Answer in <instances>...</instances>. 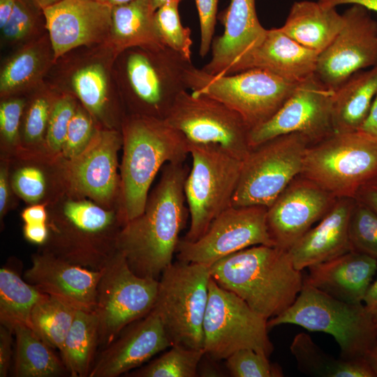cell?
<instances>
[{"mask_svg": "<svg viewBox=\"0 0 377 377\" xmlns=\"http://www.w3.org/2000/svg\"><path fill=\"white\" fill-rule=\"evenodd\" d=\"M188 172L184 163L165 164L143 212L126 222L118 235L117 251L140 276L158 280L172 263L189 216L184 193Z\"/></svg>", "mask_w": 377, "mask_h": 377, "instance_id": "obj_1", "label": "cell"}, {"mask_svg": "<svg viewBox=\"0 0 377 377\" xmlns=\"http://www.w3.org/2000/svg\"><path fill=\"white\" fill-rule=\"evenodd\" d=\"M212 278L242 298L267 320L290 306L304 285L287 250L256 245L231 253L209 267Z\"/></svg>", "mask_w": 377, "mask_h": 377, "instance_id": "obj_2", "label": "cell"}, {"mask_svg": "<svg viewBox=\"0 0 377 377\" xmlns=\"http://www.w3.org/2000/svg\"><path fill=\"white\" fill-rule=\"evenodd\" d=\"M120 130L123 156L120 167V209L125 222L144 211L150 186L167 163H184L188 142L165 119L126 114Z\"/></svg>", "mask_w": 377, "mask_h": 377, "instance_id": "obj_3", "label": "cell"}, {"mask_svg": "<svg viewBox=\"0 0 377 377\" xmlns=\"http://www.w3.org/2000/svg\"><path fill=\"white\" fill-rule=\"evenodd\" d=\"M192 66L166 46L134 47L121 52L114 75L125 113L165 119L179 94L188 89Z\"/></svg>", "mask_w": 377, "mask_h": 377, "instance_id": "obj_4", "label": "cell"}, {"mask_svg": "<svg viewBox=\"0 0 377 377\" xmlns=\"http://www.w3.org/2000/svg\"><path fill=\"white\" fill-rule=\"evenodd\" d=\"M121 209L71 199L48 216L49 236L40 252L94 270L103 269L117 252L125 224Z\"/></svg>", "mask_w": 377, "mask_h": 377, "instance_id": "obj_5", "label": "cell"}, {"mask_svg": "<svg viewBox=\"0 0 377 377\" xmlns=\"http://www.w3.org/2000/svg\"><path fill=\"white\" fill-rule=\"evenodd\" d=\"M295 325L308 331L331 335L346 360L364 359L377 343L375 319L363 303L337 300L305 283L293 304L267 320L268 328Z\"/></svg>", "mask_w": 377, "mask_h": 377, "instance_id": "obj_6", "label": "cell"}, {"mask_svg": "<svg viewBox=\"0 0 377 377\" xmlns=\"http://www.w3.org/2000/svg\"><path fill=\"white\" fill-rule=\"evenodd\" d=\"M117 57L107 44L75 48L57 59L46 80L75 97L98 126L120 129L126 113L114 75Z\"/></svg>", "mask_w": 377, "mask_h": 377, "instance_id": "obj_7", "label": "cell"}, {"mask_svg": "<svg viewBox=\"0 0 377 377\" xmlns=\"http://www.w3.org/2000/svg\"><path fill=\"white\" fill-rule=\"evenodd\" d=\"M376 175L377 138L357 130L333 132L309 145L300 175L337 198H355Z\"/></svg>", "mask_w": 377, "mask_h": 377, "instance_id": "obj_8", "label": "cell"}, {"mask_svg": "<svg viewBox=\"0 0 377 377\" xmlns=\"http://www.w3.org/2000/svg\"><path fill=\"white\" fill-rule=\"evenodd\" d=\"M210 279L209 266L179 260L161 274L151 311L159 316L172 346L203 349Z\"/></svg>", "mask_w": 377, "mask_h": 377, "instance_id": "obj_9", "label": "cell"}, {"mask_svg": "<svg viewBox=\"0 0 377 377\" xmlns=\"http://www.w3.org/2000/svg\"><path fill=\"white\" fill-rule=\"evenodd\" d=\"M188 142L192 166L185 181L184 193L190 226L183 239L193 242L231 206L242 161L219 145Z\"/></svg>", "mask_w": 377, "mask_h": 377, "instance_id": "obj_10", "label": "cell"}, {"mask_svg": "<svg viewBox=\"0 0 377 377\" xmlns=\"http://www.w3.org/2000/svg\"><path fill=\"white\" fill-rule=\"evenodd\" d=\"M187 80L192 93L223 103L239 114L251 129L268 120L297 84L260 68L212 75L193 65Z\"/></svg>", "mask_w": 377, "mask_h": 377, "instance_id": "obj_11", "label": "cell"}, {"mask_svg": "<svg viewBox=\"0 0 377 377\" xmlns=\"http://www.w3.org/2000/svg\"><path fill=\"white\" fill-rule=\"evenodd\" d=\"M310 140L292 133L252 147L242 161L240 176L231 205L269 207L303 168Z\"/></svg>", "mask_w": 377, "mask_h": 377, "instance_id": "obj_12", "label": "cell"}, {"mask_svg": "<svg viewBox=\"0 0 377 377\" xmlns=\"http://www.w3.org/2000/svg\"><path fill=\"white\" fill-rule=\"evenodd\" d=\"M268 330L267 319L211 276L203 323L205 355L226 360L238 350L251 348L269 357L274 346Z\"/></svg>", "mask_w": 377, "mask_h": 377, "instance_id": "obj_13", "label": "cell"}, {"mask_svg": "<svg viewBox=\"0 0 377 377\" xmlns=\"http://www.w3.org/2000/svg\"><path fill=\"white\" fill-rule=\"evenodd\" d=\"M158 287V280L135 274L117 252L103 268L97 287L99 346L105 348L125 327L151 312Z\"/></svg>", "mask_w": 377, "mask_h": 377, "instance_id": "obj_14", "label": "cell"}, {"mask_svg": "<svg viewBox=\"0 0 377 377\" xmlns=\"http://www.w3.org/2000/svg\"><path fill=\"white\" fill-rule=\"evenodd\" d=\"M165 120L188 142L219 145L242 161L251 149L242 116L212 97L183 91Z\"/></svg>", "mask_w": 377, "mask_h": 377, "instance_id": "obj_15", "label": "cell"}, {"mask_svg": "<svg viewBox=\"0 0 377 377\" xmlns=\"http://www.w3.org/2000/svg\"><path fill=\"white\" fill-rule=\"evenodd\" d=\"M267 207L230 206L210 223L197 240L180 239L177 248L179 260L211 266L220 259L256 246H274L267 226Z\"/></svg>", "mask_w": 377, "mask_h": 377, "instance_id": "obj_16", "label": "cell"}, {"mask_svg": "<svg viewBox=\"0 0 377 377\" xmlns=\"http://www.w3.org/2000/svg\"><path fill=\"white\" fill-rule=\"evenodd\" d=\"M334 94L315 74L297 83L280 108L266 121L251 128L249 144L254 147L292 133L304 135L311 143L334 132L332 108Z\"/></svg>", "mask_w": 377, "mask_h": 377, "instance_id": "obj_17", "label": "cell"}, {"mask_svg": "<svg viewBox=\"0 0 377 377\" xmlns=\"http://www.w3.org/2000/svg\"><path fill=\"white\" fill-rule=\"evenodd\" d=\"M342 28L318 57L316 76L336 89L356 72L377 66V22L369 10L352 5Z\"/></svg>", "mask_w": 377, "mask_h": 377, "instance_id": "obj_18", "label": "cell"}, {"mask_svg": "<svg viewBox=\"0 0 377 377\" xmlns=\"http://www.w3.org/2000/svg\"><path fill=\"white\" fill-rule=\"evenodd\" d=\"M122 142L120 129L98 126L85 150L62 162L66 186L109 209L107 205L120 196L117 155Z\"/></svg>", "mask_w": 377, "mask_h": 377, "instance_id": "obj_19", "label": "cell"}, {"mask_svg": "<svg viewBox=\"0 0 377 377\" xmlns=\"http://www.w3.org/2000/svg\"><path fill=\"white\" fill-rule=\"evenodd\" d=\"M337 198L299 175L267 207V226L275 246L288 250L331 209Z\"/></svg>", "mask_w": 377, "mask_h": 377, "instance_id": "obj_20", "label": "cell"}, {"mask_svg": "<svg viewBox=\"0 0 377 377\" xmlns=\"http://www.w3.org/2000/svg\"><path fill=\"white\" fill-rule=\"evenodd\" d=\"M43 10L55 61L75 48L107 43L110 6L96 0H61Z\"/></svg>", "mask_w": 377, "mask_h": 377, "instance_id": "obj_21", "label": "cell"}, {"mask_svg": "<svg viewBox=\"0 0 377 377\" xmlns=\"http://www.w3.org/2000/svg\"><path fill=\"white\" fill-rule=\"evenodd\" d=\"M219 20L223 34L212 42V59L202 69L212 75L243 71L267 30L258 20L256 0H230Z\"/></svg>", "mask_w": 377, "mask_h": 377, "instance_id": "obj_22", "label": "cell"}, {"mask_svg": "<svg viewBox=\"0 0 377 377\" xmlns=\"http://www.w3.org/2000/svg\"><path fill=\"white\" fill-rule=\"evenodd\" d=\"M172 343L156 313L125 327L94 362L89 377H117L140 367Z\"/></svg>", "mask_w": 377, "mask_h": 377, "instance_id": "obj_23", "label": "cell"}, {"mask_svg": "<svg viewBox=\"0 0 377 377\" xmlns=\"http://www.w3.org/2000/svg\"><path fill=\"white\" fill-rule=\"evenodd\" d=\"M103 269H91L38 252L32 256V265L24 278L40 292L77 310L94 311Z\"/></svg>", "mask_w": 377, "mask_h": 377, "instance_id": "obj_24", "label": "cell"}, {"mask_svg": "<svg viewBox=\"0 0 377 377\" xmlns=\"http://www.w3.org/2000/svg\"><path fill=\"white\" fill-rule=\"evenodd\" d=\"M355 198H337L327 213L303 235L288 252L299 270L350 251L348 223Z\"/></svg>", "mask_w": 377, "mask_h": 377, "instance_id": "obj_25", "label": "cell"}, {"mask_svg": "<svg viewBox=\"0 0 377 377\" xmlns=\"http://www.w3.org/2000/svg\"><path fill=\"white\" fill-rule=\"evenodd\" d=\"M304 282L342 302L363 303L377 271V260L350 251L308 267Z\"/></svg>", "mask_w": 377, "mask_h": 377, "instance_id": "obj_26", "label": "cell"}, {"mask_svg": "<svg viewBox=\"0 0 377 377\" xmlns=\"http://www.w3.org/2000/svg\"><path fill=\"white\" fill-rule=\"evenodd\" d=\"M318 54L290 38L280 28L267 29L244 70L260 68L298 83L315 74Z\"/></svg>", "mask_w": 377, "mask_h": 377, "instance_id": "obj_27", "label": "cell"}, {"mask_svg": "<svg viewBox=\"0 0 377 377\" xmlns=\"http://www.w3.org/2000/svg\"><path fill=\"white\" fill-rule=\"evenodd\" d=\"M54 62L47 31L15 49L1 65V98L29 93L45 82Z\"/></svg>", "mask_w": 377, "mask_h": 377, "instance_id": "obj_28", "label": "cell"}, {"mask_svg": "<svg viewBox=\"0 0 377 377\" xmlns=\"http://www.w3.org/2000/svg\"><path fill=\"white\" fill-rule=\"evenodd\" d=\"M343 14L325 8L318 1H299L292 5L281 30L302 46L323 52L343 25Z\"/></svg>", "mask_w": 377, "mask_h": 377, "instance_id": "obj_29", "label": "cell"}, {"mask_svg": "<svg viewBox=\"0 0 377 377\" xmlns=\"http://www.w3.org/2000/svg\"><path fill=\"white\" fill-rule=\"evenodd\" d=\"M152 0H132L112 7L107 45L118 56L134 47L165 46L160 38Z\"/></svg>", "mask_w": 377, "mask_h": 377, "instance_id": "obj_30", "label": "cell"}, {"mask_svg": "<svg viewBox=\"0 0 377 377\" xmlns=\"http://www.w3.org/2000/svg\"><path fill=\"white\" fill-rule=\"evenodd\" d=\"M377 94V66L352 75L334 89L332 108L334 132L357 131Z\"/></svg>", "mask_w": 377, "mask_h": 377, "instance_id": "obj_31", "label": "cell"}, {"mask_svg": "<svg viewBox=\"0 0 377 377\" xmlns=\"http://www.w3.org/2000/svg\"><path fill=\"white\" fill-rule=\"evenodd\" d=\"M298 369L309 376L318 377H375L365 358L346 360L336 358L324 352L304 333L296 334L290 346Z\"/></svg>", "mask_w": 377, "mask_h": 377, "instance_id": "obj_32", "label": "cell"}, {"mask_svg": "<svg viewBox=\"0 0 377 377\" xmlns=\"http://www.w3.org/2000/svg\"><path fill=\"white\" fill-rule=\"evenodd\" d=\"M13 333L15 337L14 376L57 377L68 373L61 358L53 352L54 348L43 341L32 328L17 326Z\"/></svg>", "mask_w": 377, "mask_h": 377, "instance_id": "obj_33", "label": "cell"}, {"mask_svg": "<svg viewBox=\"0 0 377 377\" xmlns=\"http://www.w3.org/2000/svg\"><path fill=\"white\" fill-rule=\"evenodd\" d=\"M99 346V327L94 311L77 310L60 353L72 377L89 376Z\"/></svg>", "mask_w": 377, "mask_h": 377, "instance_id": "obj_34", "label": "cell"}, {"mask_svg": "<svg viewBox=\"0 0 377 377\" xmlns=\"http://www.w3.org/2000/svg\"><path fill=\"white\" fill-rule=\"evenodd\" d=\"M45 294L24 281L14 270L0 269V323L12 331L17 326L31 328V316Z\"/></svg>", "mask_w": 377, "mask_h": 377, "instance_id": "obj_35", "label": "cell"}, {"mask_svg": "<svg viewBox=\"0 0 377 377\" xmlns=\"http://www.w3.org/2000/svg\"><path fill=\"white\" fill-rule=\"evenodd\" d=\"M59 91L47 80L26 94L27 104L21 125L22 150L43 151L48 121Z\"/></svg>", "mask_w": 377, "mask_h": 377, "instance_id": "obj_36", "label": "cell"}, {"mask_svg": "<svg viewBox=\"0 0 377 377\" xmlns=\"http://www.w3.org/2000/svg\"><path fill=\"white\" fill-rule=\"evenodd\" d=\"M77 310L60 299L45 294L32 310L31 328L47 344L60 350Z\"/></svg>", "mask_w": 377, "mask_h": 377, "instance_id": "obj_37", "label": "cell"}, {"mask_svg": "<svg viewBox=\"0 0 377 377\" xmlns=\"http://www.w3.org/2000/svg\"><path fill=\"white\" fill-rule=\"evenodd\" d=\"M45 32L43 9L34 0H17L10 18L1 29V47L16 49Z\"/></svg>", "mask_w": 377, "mask_h": 377, "instance_id": "obj_38", "label": "cell"}, {"mask_svg": "<svg viewBox=\"0 0 377 377\" xmlns=\"http://www.w3.org/2000/svg\"><path fill=\"white\" fill-rule=\"evenodd\" d=\"M205 355L203 349L173 345L170 349L147 365L133 371L135 377H195Z\"/></svg>", "mask_w": 377, "mask_h": 377, "instance_id": "obj_39", "label": "cell"}, {"mask_svg": "<svg viewBox=\"0 0 377 377\" xmlns=\"http://www.w3.org/2000/svg\"><path fill=\"white\" fill-rule=\"evenodd\" d=\"M350 251L377 260V213L355 200L348 223Z\"/></svg>", "mask_w": 377, "mask_h": 377, "instance_id": "obj_40", "label": "cell"}, {"mask_svg": "<svg viewBox=\"0 0 377 377\" xmlns=\"http://www.w3.org/2000/svg\"><path fill=\"white\" fill-rule=\"evenodd\" d=\"M178 3H168L156 10L155 20L163 44L191 61V29L180 21Z\"/></svg>", "mask_w": 377, "mask_h": 377, "instance_id": "obj_41", "label": "cell"}, {"mask_svg": "<svg viewBox=\"0 0 377 377\" xmlns=\"http://www.w3.org/2000/svg\"><path fill=\"white\" fill-rule=\"evenodd\" d=\"M79 101L73 95L60 92L50 116L43 152L46 155L59 158L62 151L70 121Z\"/></svg>", "mask_w": 377, "mask_h": 377, "instance_id": "obj_42", "label": "cell"}, {"mask_svg": "<svg viewBox=\"0 0 377 377\" xmlns=\"http://www.w3.org/2000/svg\"><path fill=\"white\" fill-rule=\"evenodd\" d=\"M10 184L18 196L32 205L44 200L52 186L47 170L40 164L29 162L15 169Z\"/></svg>", "mask_w": 377, "mask_h": 377, "instance_id": "obj_43", "label": "cell"}, {"mask_svg": "<svg viewBox=\"0 0 377 377\" xmlns=\"http://www.w3.org/2000/svg\"><path fill=\"white\" fill-rule=\"evenodd\" d=\"M269 357L251 348H242L230 355L226 367L232 377H282L283 373L277 364L272 363Z\"/></svg>", "mask_w": 377, "mask_h": 377, "instance_id": "obj_44", "label": "cell"}, {"mask_svg": "<svg viewBox=\"0 0 377 377\" xmlns=\"http://www.w3.org/2000/svg\"><path fill=\"white\" fill-rule=\"evenodd\" d=\"M98 125L91 114L80 103L70 121L60 157L71 161L91 142Z\"/></svg>", "mask_w": 377, "mask_h": 377, "instance_id": "obj_45", "label": "cell"}, {"mask_svg": "<svg viewBox=\"0 0 377 377\" xmlns=\"http://www.w3.org/2000/svg\"><path fill=\"white\" fill-rule=\"evenodd\" d=\"M26 104V95L1 98V140L3 147L8 149L17 151L22 149L20 132Z\"/></svg>", "mask_w": 377, "mask_h": 377, "instance_id": "obj_46", "label": "cell"}, {"mask_svg": "<svg viewBox=\"0 0 377 377\" xmlns=\"http://www.w3.org/2000/svg\"><path fill=\"white\" fill-rule=\"evenodd\" d=\"M219 0H195L200 27L199 53L205 57L212 43Z\"/></svg>", "mask_w": 377, "mask_h": 377, "instance_id": "obj_47", "label": "cell"}, {"mask_svg": "<svg viewBox=\"0 0 377 377\" xmlns=\"http://www.w3.org/2000/svg\"><path fill=\"white\" fill-rule=\"evenodd\" d=\"M13 331L0 325V377L8 376L13 356Z\"/></svg>", "mask_w": 377, "mask_h": 377, "instance_id": "obj_48", "label": "cell"}, {"mask_svg": "<svg viewBox=\"0 0 377 377\" xmlns=\"http://www.w3.org/2000/svg\"><path fill=\"white\" fill-rule=\"evenodd\" d=\"M355 199L367 205L377 213V175L359 188Z\"/></svg>", "mask_w": 377, "mask_h": 377, "instance_id": "obj_49", "label": "cell"}, {"mask_svg": "<svg viewBox=\"0 0 377 377\" xmlns=\"http://www.w3.org/2000/svg\"><path fill=\"white\" fill-rule=\"evenodd\" d=\"M48 213L45 204H34L25 208L21 213L24 224L47 223Z\"/></svg>", "mask_w": 377, "mask_h": 377, "instance_id": "obj_50", "label": "cell"}, {"mask_svg": "<svg viewBox=\"0 0 377 377\" xmlns=\"http://www.w3.org/2000/svg\"><path fill=\"white\" fill-rule=\"evenodd\" d=\"M23 234L24 238L29 242L43 246L49 236L47 223L24 224Z\"/></svg>", "mask_w": 377, "mask_h": 377, "instance_id": "obj_51", "label": "cell"}, {"mask_svg": "<svg viewBox=\"0 0 377 377\" xmlns=\"http://www.w3.org/2000/svg\"><path fill=\"white\" fill-rule=\"evenodd\" d=\"M10 186L9 184L8 169L6 165H1L0 170V216H4L8 209L10 196Z\"/></svg>", "mask_w": 377, "mask_h": 377, "instance_id": "obj_52", "label": "cell"}, {"mask_svg": "<svg viewBox=\"0 0 377 377\" xmlns=\"http://www.w3.org/2000/svg\"><path fill=\"white\" fill-rule=\"evenodd\" d=\"M318 1L325 8H337L342 4H355L377 13V0H318Z\"/></svg>", "mask_w": 377, "mask_h": 377, "instance_id": "obj_53", "label": "cell"}, {"mask_svg": "<svg viewBox=\"0 0 377 377\" xmlns=\"http://www.w3.org/2000/svg\"><path fill=\"white\" fill-rule=\"evenodd\" d=\"M359 130L377 138V94L367 119Z\"/></svg>", "mask_w": 377, "mask_h": 377, "instance_id": "obj_54", "label": "cell"}, {"mask_svg": "<svg viewBox=\"0 0 377 377\" xmlns=\"http://www.w3.org/2000/svg\"><path fill=\"white\" fill-rule=\"evenodd\" d=\"M363 304L367 311L377 319V278L371 282L365 295Z\"/></svg>", "mask_w": 377, "mask_h": 377, "instance_id": "obj_55", "label": "cell"}, {"mask_svg": "<svg viewBox=\"0 0 377 377\" xmlns=\"http://www.w3.org/2000/svg\"><path fill=\"white\" fill-rule=\"evenodd\" d=\"M17 0H0V29L4 27L10 18Z\"/></svg>", "mask_w": 377, "mask_h": 377, "instance_id": "obj_56", "label": "cell"}, {"mask_svg": "<svg viewBox=\"0 0 377 377\" xmlns=\"http://www.w3.org/2000/svg\"><path fill=\"white\" fill-rule=\"evenodd\" d=\"M375 377H377V343L367 353L364 357Z\"/></svg>", "mask_w": 377, "mask_h": 377, "instance_id": "obj_57", "label": "cell"}, {"mask_svg": "<svg viewBox=\"0 0 377 377\" xmlns=\"http://www.w3.org/2000/svg\"><path fill=\"white\" fill-rule=\"evenodd\" d=\"M182 0H152V4L154 9L156 10L161 6L168 3H178Z\"/></svg>", "mask_w": 377, "mask_h": 377, "instance_id": "obj_58", "label": "cell"}, {"mask_svg": "<svg viewBox=\"0 0 377 377\" xmlns=\"http://www.w3.org/2000/svg\"><path fill=\"white\" fill-rule=\"evenodd\" d=\"M111 7L128 3L132 0H96Z\"/></svg>", "mask_w": 377, "mask_h": 377, "instance_id": "obj_59", "label": "cell"}, {"mask_svg": "<svg viewBox=\"0 0 377 377\" xmlns=\"http://www.w3.org/2000/svg\"><path fill=\"white\" fill-rule=\"evenodd\" d=\"M43 9L50 6L61 0H34Z\"/></svg>", "mask_w": 377, "mask_h": 377, "instance_id": "obj_60", "label": "cell"}, {"mask_svg": "<svg viewBox=\"0 0 377 377\" xmlns=\"http://www.w3.org/2000/svg\"><path fill=\"white\" fill-rule=\"evenodd\" d=\"M375 325H376V331H377V319L375 320Z\"/></svg>", "mask_w": 377, "mask_h": 377, "instance_id": "obj_61", "label": "cell"}]
</instances>
